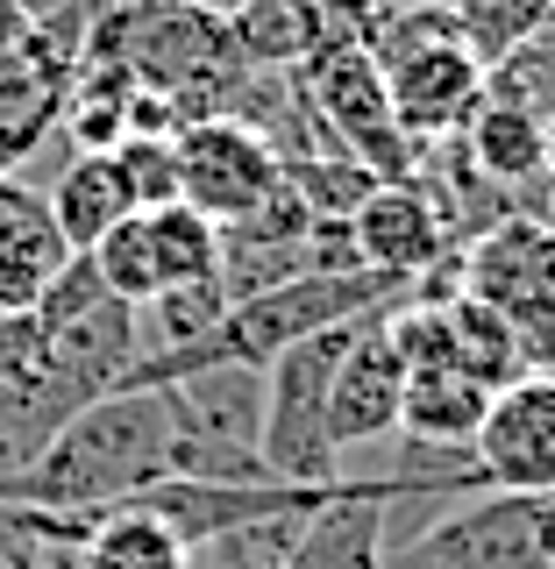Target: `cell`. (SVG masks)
<instances>
[{"mask_svg":"<svg viewBox=\"0 0 555 569\" xmlns=\"http://www.w3.org/2000/svg\"><path fill=\"white\" fill-rule=\"evenodd\" d=\"M157 477H171L165 385H115L100 399H86L36 449L29 470L0 485V498H29V506H58V512H100V506L142 498Z\"/></svg>","mask_w":555,"mask_h":569,"instance_id":"1","label":"cell"},{"mask_svg":"<svg viewBox=\"0 0 555 569\" xmlns=\"http://www.w3.org/2000/svg\"><path fill=\"white\" fill-rule=\"evenodd\" d=\"M171 406V477H221V485H264L257 435H264V363H200L165 378Z\"/></svg>","mask_w":555,"mask_h":569,"instance_id":"2","label":"cell"},{"mask_svg":"<svg viewBox=\"0 0 555 569\" xmlns=\"http://www.w3.org/2000/svg\"><path fill=\"white\" fill-rule=\"evenodd\" d=\"M349 328L356 320L320 328V335L278 349L271 363H264V435H257V449L271 462V477H285V485H335V477H343V456H335V441H328V378H335V356L349 349Z\"/></svg>","mask_w":555,"mask_h":569,"instance_id":"3","label":"cell"},{"mask_svg":"<svg viewBox=\"0 0 555 569\" xmlns=\"http://www.w3.org/2000/svg\"><path fill=\"white\" fill-rule=\"evenodd\" d=\"M86 257H93L107 292L142 307V299L171 292V284H200V278L221 271V221H207V213L186 207V200L136 207V213H121Z\"/></svg>","mask_w":555,"mask_h":569,"instance_id":"4","label":"cell"},{"mask_svg":"<svg viewBox=\"0 0 555 569\" xmlns=\"http://www.w3.org/2000/svg\"><path fill=\"white\" fill-rule=\"evenodd\" d=\"M399 569H548L542 556V491H470L442 520L406 533Z\"/></svg>","mask_w":555,"mask_h":569,"instance_id":"5","label":"cell"},{"mask_svg":"<svg viewBox=\"0 0 555 569\" xmlns=\"http://www.w3.org/2000/svg\"><path fill=\"white\" fill-rule=\"evenodd\" d=\"M299 79H307V93L320 107V121H328V136L343 142V157L356 164H370L378 178H414V142H406L399 114H392V93H385V71L370 50H314L307 64H299Z\"/></svg>","mask_w":555,"mask_h":569,"instance_id":"6","label":"cell"},{"mask_svg":"<svg viewBox=\"0 0 555 569\" xmlns=\"http://www.w3.org/2000/svg\"><path fill=\"white\" fill-rule=\"evenodd\" d=\"M171 157H178V200L200 207L207 221H236L278 186V157L249 121L228 114H200L171 129Z\"/></svg>","mask_w":555,"mask_h":569,"instance_id":"7","label":"cell"},{"mask_svg":"<svg viewBox=\"0 0 555 569\" xmlns=\"http://www.w3.org/2000/svg\"><path fill=\"white\" fill-rule=\"evenodd\" d=\"M378 71H385L392 114H399L414 150L420 142H442V136H463V121L485 100V58L463 43V29L427 36V43L399 50V58H378Z\"/></svg>","mask_w":555,"mask_h":569,"instance_id":"8","label":"cell"},{"mask_svg":"<svg viewBox=\"0 0 555 569\" xmlns=\"http://www.w3.org/2000/svg\"><path fill=\"white\" fill-rule=\"evenodd\" d=\"M392 506H449L414 477H343V491L307 512L285 548V569H385V520Z\"/></svg>","mask_w":555,"mask_h":569,"instance_id":"9","label":"cell"},{"mask_svg":"<svg viewBox=\"0 0 555 569\" xmlns=\"http://www.w3.org/2000/svg\"><path fill=\"white\" fill-rule=\"evenodd\" d=\"M470 456L485 491H555V370H521L492 391Z\"/></svg>","mask_w":555,"mask_h":569,"instance_id":"10","label":"cell"},{"mask_svg":"<svg viewBox=\"0 0 555 569\" xmlns=\"http://www.w3.org/2000/svg\"><path fill=\"white\" fill-rule=\"evenodd\" d=\"M385 313L356 320L349 349L335 356V378H328V441H335V456L399 435V406H406V378H414V370H406V349H399V335H392Z\"/></svg>","mask_w":555,"mask_h":569,"instance_id":"11","label":"cell"},{"mask_svg":"<svg viewBox=\"0 0 555 569\" xmlns=\"http://www.w3.org/2000/svg\"><path fill=\"white\" fill-rule=\"evenodd\" d=\"M349 242L364 257V271H385L399 284H420L435 263L456 257V236L420 178H378L364 192V207L349 213Z\"/></svg>","mask_w":555,"mask_h":569,"instance_id":"12","label":"cell"},{"mask_svg":"<svg viewBox=\"0 0 555 569\" xmlns=\"http://www.w3.org/2000/svg\"><path fill=\"white\" fill-rule=\"evenodd\" d=\"M463 150H470V164L485 171L492 186H506L513 200L527 207V192L542 186L548 164H555V114L534 93H521L506 71H485V100L463 121Z\"/></svg>","mask_w":555,"mask_h":569,"instance_id":"13","label":"cell"},{"mask_svg":"<svg viewBox=\"0 0 555 569\" xmlns=\"http://www.w3.org/2000/svg\"><path fill=\"white\" fill-rule=\"evenodd\" d=\"M555 284V228L542 213L513 207L470 242H456V292L485 299V307H521V299Z\"/></svg>","mask_w":555,"mask_h":569,"instance_id":"14","label":"cell"},{"mask_svg":"<svg viewBox=\"0 0 555 569\" xmlns=\"http://www.w3.org/2000/svg\"><path fill=\"white\" fill-rule=\"evenodd\" d=\"M65 236L50 221L43 192H29L14 171H0V313H29L43 284L65 271Z\"/></svg>","mask_w":555,"mask_h":569,"instance_id":"15","label":"cell"},{"mask_svg":"<svg viewBox=\"0 0 555 569\" xmlns=\"http://www.w3.org/2000/svg\"><path fill=\"white\" fill-rule=\"evenodd\" d=\"M43 207H50V221H58L65 249H93L107 228L121 221V213H136L129 186H121L115 150H71V157H65V171L50 178Z\"/></svg>","mask_w":555,"mask_h":569,"instance_id":"16","label":"cell"},{"mask_svg":"<svg viewBox=\"0 0 555 569\" xmlns=\"http://www.w3.org/2000/svg\"><path fill=\"white\" fill-rule=\"evenodd\" d=\"M71 569H186V541L157 520L150 506H100L86 520L79 548H71Z\"/></svg>","mask_w":555,"mask_h":569,"instance_id":"17","label":"cell"},{"mask_svg":"<svg viewBox=\"0 0 555 569\" xmlns=\"http://www.w3.org/2000/svg\"><path fill=\"white\" fill-rule=\"evenodd\" d=\"M492 406V385L470 378L463 363H420L406 378V406H399V435L414 441H470L477 420Z\"/></svg>","mask_w":555,"mask_h":569,"instance_id":"18","label":"cell"},{"mask_svg":"<svg viewBox=\"0 0 555 569\" xmlns=\"http://www.w3.org/2000/svg\"><path fill=\"white\" fill-rule=\"evenodd\" d=\"M242 58L264 71H299L320 50V0H249L242 14H228Z\"/></svg>","mask_w":555,"mask_h":569,"instance_id":"19","label":"cell"},{"mask_svg":"<svg viewBox=\"0 0 555 569\" xmlns=\"http://www.w3.org/2000/svg\"><path fill=\"white\" fill-rule=\"evenodd\" d=\"M449 14H456L463 43H470L477 58H485V71H492L555 22V0H449Z\"/></svg>","mask_w":555,"mask_h":569,"instance_id":"20","label":"cell"},{"mask_svg":"<svg viewBox=\"0 0 555 569\" xmlns=\"http://www.w3.org/2000/svg\"><path fill=\"white\" fill-rule=\"evenodd\" d=\"M285 186H293L320 221H349V213L364 207V192L378 186V171L356 164V157H299V164H285Z\"/></svg>","mask_w":555,"mask_h":569,"instance_id":"21","label":"cell"},{"mask_svg":"<svg viewBox=\"0 0 555 569\" xmlns=\"http://www.w3.org/2000/svg\"><path fill=\"white\" fill-rule=\"evenodd\" d=\"M307 512H285V520H257V527H236V533H214V541L186 548V569H285V548Z\"/></svg>","mask_w":555,"mask_h":569,"instance_id":"22","label":"cell"},{"mask_svg":"<svg viewBox=\"0 0 555 569\" xmlns=\"http://www.w3.org/2000/svg\"><path fill=\"white\" fill-rule=\"evenodd\" d=\"M115 164H121V186H129L136 207H165V200H178V157H171V136H121V142H115Z\"/></svg>","mask_w":555,"mask_h":569,"instance_id":"23","label":"cell"},{"mask_svg":"<svg viewBox=\"0 0 555 569\" xmlns=\"http://www.w3.org/2000/svg\"><path fill=\"white\" fill-rule=\"evenodd\" d=\"M498 313H506V328H513L521 363L527 370H555V284L534 292V299H521V307H498Z\"/></svg>","mask_w":555,"mask_h":569,"instance_id":"24","label":"cell"},{"mask_svg":"<svg viewBox=\"0 0 555 569\" xmlns=\"http://www.w3.org/2000/svg\"><path fill=\"white\" fill-rule=\"evenodd\" d=\"M29 29H36V14L22 8V0H0V71H8L14 58H22V43H29Z\"/></svg>","mask_w":555,"mask_h":569,"instance_id":"25","label":"cell"},{"mask_svg":"<svg viewBox=\"0 0 555 569\" xmlns=\"http://www.w3.org/2000/svg\"><path fill=\"white\" fill-rule=\"evenodd\" d=\"M165 8H192V14H214V22H228V14H242L249 0H165Z\"/></svg>","mask_w":555,"mask_h":569,"instance_id":"26","label":"cell"},{"mask_svg":"<svg viewBox=\"0 0 555 569\" xmlns=\"http://www.w3.org/2000/svg\"><path fill=\"white\" fill-rule=\"evenodd\" d=\"M527 213H542V221L555 228V164H548V178H542V186L527 192Z\"/></svg>","mask_w":555,"mask_h":569,"instance_id":"27","label":"cell"},{"mask_svg":"<svg viewBox=\"0 0 555 569\" xmlns=\"http://www.w3.org/2000/svg\"><path fill=\"white\" fill-rule=\"evenodd\" d=\"M542 556L555 569V491H542Z\"/></svg>","mask_w":555,"mask_h":569,"instance_id":"28","label":"cell"},{"mask_svg":"<svg viewBox=\"0 0 555 569\" xmlns=\"http://www.w3.org/2000/svg\"><path fill=\"white\" fill-rule=\"evenodd\" d=\"M22 8H29V14H58V8H79V0H22ZM79 14H86V8H79Z\"/></svg>","mask_w":555,"mask_h":569,"instance_id":"29","label":"cell"},{"mask_svg":"<svg viewBox=\"0 0 555 569\" xmlns=\"http://www.w3.org/2000/svg\"><path fill=\"white\" fill-rule=\"evenodd\" d=\"M86 8V22H93V14H107V8H121V0H79Z\"/></svg>","mask_w":555,"mask_h":569,"instance_id":"30","label":"cell"},{"mask_svg":"<svg viewBox=\"0 0 555 569\" xmlns=\"http://www.w3.org/2000/svg\"><path fill=\"white\" fill-rule=\"evenodd\" d=\"M392 8H449V0H392Z\"/></svg>","mask_w":555,"mask_h":569,"instance_id":"31","label":"cell"},{"mask_svg":"<svg viewBox=\"0 0 555 569\" xmlns=\"http://www.w3.org/2000/svg\"><path fill=\"white\" fill-rule=\"evenodd\" d=\"M0 569H8V562H0Z\"/></svg>","mask_w":555,"mask_h":569,"instance_id":"32","label":"cell"}]
</instances>
